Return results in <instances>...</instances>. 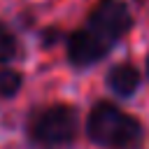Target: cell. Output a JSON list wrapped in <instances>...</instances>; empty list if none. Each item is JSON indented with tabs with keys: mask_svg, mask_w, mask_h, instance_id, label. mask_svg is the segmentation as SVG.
<instances>
[{
	"mask_svg": "<svg viewBox=\"0 0 149 149\" xmlns=\"http://www.w3.org/2000/svg\"><path fill=\"white\" fill-rule=\"evenodd\" d=\"M133 28V14L123 0H98L81 28L65 40L68 61L74 68H88L102 61L119 40Z\"/></svg>",
	"mask_w": 149,
	"mask_h": 149,
	"instance_id": "cell-1",
	"label": "cell"
},
{
	"mask_svg": "<svg viewBox=\"0 0 149 149\" xmlns=\"http://www.w3.org/2000/svg\"><path fill=\"white\" fill-rule=\"evenodd\" d=\"M86 135L102 149H133L142 142L144 128L133 114L123 112L114 102L100 100L88 112Z\"/></svg>",
	"mask_w": 149,
	"mask_h": 149,
	"instance_id": "cell-2",
	"label": "cell"
},
{
	"mask_svg": "<svg viewBox=\"0 0 149 149\" xmlns=\"http://www.w3.org/2000/svg\"><path fill=\"white\" fill-rule=\"evenodd\" d=\"M77 130L79 114L65 102L40 107L28 119V137L40 149H68L74 144Z\"/></svg>",
	"mask_w": 149,
	"mask_h": 149,
	"instance_id": "cell-3",
	"label": "cell"
},
{
	"mask_svg": "<svg viewBox=\"0 0 149 149\" xmlns=\"http://www.w3.org/2000/svg\"><path fill=\"white\" fill-rule=\"evenodd\" d=\"M107 88L119 98H130L140 88V70L133 63H116L107 70Z\"/></svg>",
	"mask_w": 149,
	"mask_h": 149,
	"instance_id": "cell-4",
	"label": "cell"
},
{
	"mask_svg": "<svg viewBox=\"0 0 149 149\" xmlns=\"http://www.w3.org/2000/svg\"><path fill=\"white\" fill-rule=\"evenodd\" d=\"M23 77L12 68H0V98H14L21 91Z\"/></svg>",
	"mask_w": 149,
	"mask_h": 149,
	"instance_id": "cell-5",
	"label": "cell"
},
{
	"mask_svg": "<svg viewBox=\"0 0 149 149\" xmlns=\"http://www.w3.org/2000/svg\"><path fill=\"white\" fill-rule=\"evenodd\" d=\"M19 51V42H16V35L9 30V26H5L0 21V65L9 63Z\"/></svg>",
	"mask_w": 149,
	"mask_h": 149,
	"instance_id": "cell-6",
	"label": "cell"
},
{
	"mask_svg": "<svg viewBox=\"0 0 149 149\" xmlns=\"http://www.w3.org/2000/svg\"><path fill=\"white\" fill-rule=\"evenodd\" d=\"M58 37H61V33H58L56 28H49V30H47V33L42 35V40H44V44H47V47H49V44H54V42H56Z\"/></svg>",
	"mask_w": 149,
	"mask_h": 149,
	"instance_id": "cell-7",
	"label": "cell"
},
{
	"mask_svg": "<svg viewBox=\"0 0 149 149\" xmlns=\"http://www.w3.org/2000/svg\"><path fill=\"white\" fill-rule=\"evenodd\" d=\"M147 74H149V54H147Z\"/></svg>",
	"mask_w": 149,
	"mask_h": 149,
	"instance_id": "cell-8",
	"label": "cell"
}]
</instances>
